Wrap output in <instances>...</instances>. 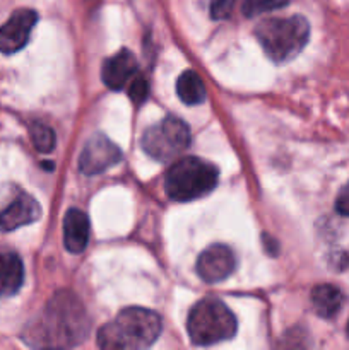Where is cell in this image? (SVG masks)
<instances>
[{"label":"cell","instance_id":"cell-1","mask_svg":"<svg viewBox=\"0 0 349 350\" xmlns=\"http://www.w3.org/2000/svg\"><path fill=\"white\" fill-rule=\"evenodd\" d=\"M91 321L81 299L68 291L55 294L26 334L34 347H75L88 338Z\"/></svg>","mask_w":349,"mask_h":350},{"label":"cell","instance_id":"cell-2","mask_svg":"<svg viewBox=\"0 0 349 350\" xmlns=\"http://www.w3.org/2000/svg\"><path fill=\"white\" fill-rule=\"evenodd\" d=\"M161 334V318L146 308H127L99 328L98 347L105 350L147 349Z\"/></svg>","mask_w":349,"mask_h":350},{"label":"cell","instance_id":"cell-3","mask_svg":"<svg viewBox=\"0 0 349 350\" xmlns=\"http://www.w3.org/2000/svg\"><path fill=\"white\" fill-rule=\"evenodd\" d=\"M255 36L274 64H286L307 46L310 24L303 16L270 17L257 24Z\"/></svg>","mask_w":349,"mask_h":350},{"label":"cell","instance_id":"cell-4","mask_svg":"<svg viewBox=\"0 0 349 350\" xmlns=\"http://www.w3.org/2000/svg\"><path fill=\"white\" fill-rule=\"evenodd\" d=\"M238 323L233 311L216 297H205L192 308L187 320L190 340L201 347H209L229 340L236 335Z\"/></svg>","mask_w":349,"mask_h":350},{"label":"cell","instance_id":"cell-5","mask_svg":"<svg viewBox=\"0 0 349 350\" xmlns=\"http://www.w3.org/2000/svg\"><path fill=\"white\" fill-rule=\"evenodd\" d=\"M218 167L198 157H183L168 170L164 188L171 200L190 202L211 193L218 185Z\"/></svg>","mask_w":349,"mask_h":350},{"label":"cell","instance_id":"cell-6","mask_svg":"<svg viewBox=\"0 0 349 350\" xmlns=\"http://www.w3.org/2000/svg\"><path fill=\"white\" fill-rule=\"evenodd\" d=\"M140 146L153 159L170 161L190 146V129L183 120L168 116L144 132Z\"/></svg>","mask_w":349,"mask_h":350},{"label":"cell","instance_id":"cell-7","mask_svg":"<svg viewBox=\"0 0 349 350\" xmlns=\"http://www.w3.org/2000/svg\"><path fill=\"white\" fill-rule=\"evenodd\" d=\"M120 161H122L120 147L103 133H96L94 137L88 140L81 156H79V170H81V173L91 176V174H99L109 170Z\"/></svg>","mask_w":349,"mask_h":350},{"label":"cell","instance_id":"cell-8","mask_svg":"<svg viewBox=\"0 0 349 350\" xmlns=\"http://www.w3.org/2000/svg\"><path fill=\"white\" fill-rule=\"evenodd\" d=\"M198 277L207 284H218L228 279L236 269L235 253L226 245H211L197 258Z\"/></svg>","mask_w":349,"mask_h":350},{"label":"cell","instance_id":"cell-9","mask_svg":"<svg viewBox=\"0 0 349 350\" xmlns=\"http://www.w3.org/2000/svg\"><path fill=\"white\" fill-rule=\"evenodd\" d=\"M38 14L31 9H17L12 16L0 26V51L5 55L16 53L27 44Z\"/></svg>","mask_w":349,"mask_h":350},{"label":"cell","instance_id":"cell-10","mask_svg":"<svg viewBox=\"0 0 349 350\" xmlns=\"http://www.w3.org/2000/svg\"><path fill=\"white\" fill-rule=\"evenodd\" d=\"M137 74H139V65H137V60L132 51L127 50V48H123L118 53L105 60L101 68L103 82L112 91H118V89L129 85V82Z\"/></svg>","mask_w":349,"mask_h":350},{"label":"cell","instance_id":"cell-11","mask_svg":"<svg viewBox=\"0 0 349 350\" xmlns=\"http://www.w3.org/2000/svg\"><path fill=\"white\" fill-rule=\"evenodd\" d=\"M41 207L31 195L21 191L2 212H0V229L5 232L16 231L23 226L33 224L40 219Z\"/></svg>","mask_w":349,"mask_h":350},{"label":"cell","instance_id":"cell-12","mask_svg":"<svg viewBox=\"0 0 349 350\" xmlns=\"http://www.w3.org/2000/svg\"><path fill=\"white\" fill-rule=\"evenodd\" d=\"M89 241V219L79 208H68L64 219V245L67 252L79 255Z\"/></svg>","mask_w":349,"mask_h":350},{"label":"cell","instance_id":"cell-13","mask_svg":"<svg viewBox=\"0 0 349 350\" xmlns=\"http://www.w3.org/2000/svg\"><path fill=\"white\" fill-rule=\"evenodd\" d=\"M24 265L16 253H0V297L14 296L23 287Z\"/></svg>","mask_w":349,"mask_h":350},{"label":"cell","instance_id":"cell-14","mask_svg":"<svg viewBox=\"0 0 349 350\" xmlns=\"http://www.w3.org/2000/svg\"><path fill=\"white\" fill-rule=\"evenodd\" d=\"M342 303H344V296L341 289L332 284H320L311 291V304H313L315 313L325 320L334 318L342 308Z\"/></svg>","mask_w":349,"mask_h":350},{"label":"cell","instance_id":"cell-15","mask_svg":"<svg viewBox=\"0 0 349 350\" xmlns=\"http://www.w3.org/2000/svg\"><path fill=\"white\" fill-rule=\"evenodd\" d=\"M178 98L188 106H197L205 101V85L197 72L185 70L177 81Z\"/></svg>","mask_w":349,"mask_h":350},{"label":"cell","instance_id":"cell-16","mask_svg":"<svg viewBox=\"0 0 349 350\" xmlns=\"http://www.w3.org/2000/svg\"><path fill=\"white\" fill-rule=\"evenodd\" d=\"M29 135L33 140V146L38 152L48 154L55 149V144H57V137L55 132L50 126L43 125V123H33L29 126Z\"/></svg>","mask_w":349,"mask_h":350},{"label":"cell","instance_id":"cell-17","mask_svg":"<svg viewBox=\"0 0 349 350\" xmlns=\"http://www.w3.org/2000/svg\"><path fill=\"white\" fill-rule=\"evenodd\" d=\"M289 2L291 0H245L242 10L246 17H255L260 14L270 12V10L283 9Z\"/></svg>","mask_w":349,"mask_h":350},{"label":"cell","instance_id":"cell-18","mask_svg":"<svg viewBox=\"0 0 349 350\" xmlns=\"http://www.w3.org/2000/svg\"><path fill=\"white\" fill-rule=\"evenodd\" d=\"M149 96V82L142 77L140 74H137L132 81L129 82V98L132 99L135 105H142L146 101V98Z\"/></svg>","mask_w":349,"mask_h":350},{"label":"cell","instance_id":"cell-19","mask_svg":"<svg viewBox=\"0 0 349 350\" xmlns=\"http://www.w3.org/2000/svg\"><path fill=\"white\" fill-rule=\"evenodd\" d=\"M238 0H211V17L212 19H226L231 14L233 7Z\"/></svg>","mask_w":349,"mask_h":350},{"label":"cell","instance_id":"cell-20","mask_svg":"<svg viewBox=\"0 0 349 350\" xmlns=\"http://www.w3.org/2000/svg\"><path fill=\"white\" fill-rule=\"evenodd\" d=\"M335 211H337L341 215L349 217V183L339 191L337 200H335Z\"/></svg>","mask_w":349,"mask_h":350},{"label":"cell","instance_id":"cell-21","mask_svg":"<svg viewBox=\"0 0 349 350\" xmlns=\"http://www.w3.org/2000/svg\"><path fill=\"white\" fill-rule=\"evenodd\" d=\"M346 332H348V338H349V323H348V330H346Z\"/></svg>","mask_w":349,"mask_h":350}]
</instances>
